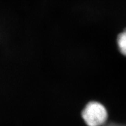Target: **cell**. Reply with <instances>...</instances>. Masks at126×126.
Returning <instances> with one entry per match:
<instances>
[{
	"mask_svg": "<svg viewBox=\"0 0 126 126\" xmlns=\"http://www.w3.org/2000/svg\"><path fill=\"white\" fill-rule=\"evenodd\" d=\"M82 117L88 126H104L108 119V111L102 103L90 102L83 108Z\"/></svg>",
	"mask_w": 126,
	"mask_h": 126,
	"instance_id": "obj_1",
	"label": "cell"
},
{
	"mask_svg": "<svg viewBox=\"0 0 126 126\" xmlns=\"http://www.w3.org/2000/svg\"><path fill=\"white\" fill-rule=\"evenodd\" d=\"M117 45L120 53L126 56V29L118 36Z\"/></svg>",
	"mask_w": 126,
	"mask_h": 126,
	"instance_id": "obj_2",
	"label": "cell"
}]
</instances>
